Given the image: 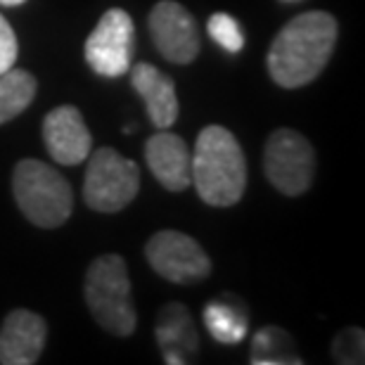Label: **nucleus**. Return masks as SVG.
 I'll return each instance as SVG.
<instances>
[{"mask_svg": "<svg viewBox=\"0 0 365 365\" xmlns=\"http://www.w3.org/2000/svg\"><path fill=\"white\" fill-rule=\"evenodd\" d=\"M337 19L330 12L297 14L280 29L268 50V71L280 88H302L323 74L337 46Z\"/></svg>", "mask_w": 365, "mask_h": 365, "instance_id": "nucleus-1", "label": "nucleus"}, {"mask_svg": "<svg viewBox=\"0 0 365 365\" xmlns=\"http://www.w3.org/2000/svg\"><path fill=\"white\" fill-rule=\"evenodd\" d=\"M192 185L209 207H232L247 187V159L237 138L223 126H207L190 152Z\"/></svg>", "mask_w": 365, "mask_h": 365, "instance_id": "nucleus-2", "label": "nucleus"}, {"mask_svg": "<svg viewBox=\"0 0 365 365\" xmlns=\"http://www.w3.org/2000/svg\"><path fill=\"white\" fill-rule=\"evenodd\" d=\"M12 195L29 223L60 228L74 211V192L67 178L38 159H21L12 173Z\"/></svg>", "mask_w": 365, "mask_h": 365, "instance_id": "nucleus-3", "label": "nucleus"}, {"mask_svg": "<svg viewBox=\"0 0 365 365\" xmlns=\"http://www.w3.org/2000/svg\"><path fill=\"white\" fill-rule=\"evenodd\" d=\"M86 304L100 327L116 337H130L135 332L138 316L130 299L128 268L119 254H102L86 273Z\"/></svg>", "mask_w": 365, "mask_h": 365, "instance_id": "nucleus-4", "label": "nucleus"}, {"mask_svg": "<svg viewBox=\"0 0 365 365\" xmlns=\"http://www.w3.org/2000/svg\"><path fill=\"white\" fill-rule=\"evenodd\" d=\"M86 169L83 200L93 211L116 214L135 200L140 190V169L133 159L121 157L114 148L95 150Z\"/></svg>", "mask_w": 365, "mask_h": 365, "instance_id": "nucleus-5", "label": "nucleus"}, {"mask_svg": "<svg viewBox=\"0 0 365 365\" xmlns=\"http://www.w3.org/2000/svg\"><path fill=\"white\" fill-rule=\"evenodd\" d=\"M264 169L275 190L299 197L311 187L316 176V152L309 138L294 128H277L268 135Z\"/></svg>", "mask_w": 365, "mask_h": 365, "instance_id": "nucleus-6", "label": "nucleus"}, {"mask_svg": "<svg viewBox=\"0 0 365 365\" xmlns=\"http://www.w3.org/2000/svg\"><path fill=\"white\" fill-rule=\"evenodd\" d=\"M152 271L176 284H192L211 273V259L195 237L178 230H159L145 245Z\"/></svg>", "mask_w": 365, "mask_h": 365, "instance_id": "nucleus-7", "label": "nucleus"}, {"mask_svg": "<svg viewBox=\"0 0 365 365\" xmlns=\"http://www.w3.org/2000/svg\"><path fill=\"white\" fill-rule=\"evenodd\" d=\"M135 29L128 12L112 7L100 17L98 26L86 41V62L100 76L116 78L133 64Z\"/></svg>", "mask_w": 365, "mask_h": 365, "instance_id": "nucleus-8", "label": "nucleus"}, {"mask_svg": "<svg viewBox=\"0 0 365 365\" xmlns=\"http://www.w3.org/2000/svg\"><path fill=\"white\" fill-rule=\"evenodd\" d=\"M150 34L164 60L190 64L200 55V29L195 17L176 0H162L150 12Z\"/></svg>", "mask_w": 365, "mask_h": 365, "instance_id": "nucleus-9", "label": "nucleus"}, {"mask_svg": "<svg viewBox=\"0 0 365 365\" xmlns=\"http://www.w3.org/2000/svg\"><path fill=\"white\" fill-rule=\"evenodd\" d=\"M43 140L55 164L76 166L88 159L93 135L74 105H62L43 119Z\"/></svg>", "mask_w": 365, "mask_h": 365, "instance_id": "nucleus-10", "label": "nucleus"}, {"mask_svg": "<svg viewBox=\"0 0 365 365\" xmlns=\"http://www.w3.org/2000/svg\"><path fill=\"white\" fill-rule=\"evenodd\" d=\"M48 325L43 316L26 309L7 313L0 327V363L3 365H34L38 363L46 346Z\"/></svg>", "mask_w": 365, "mask_h": 365, "instance_id": "nucleus-11", "label": "nucleus"}, {"mask_svg": "<svg viewBox=\"0 0 365 365\" xmlns=\"http://www.w3.org/2000/svg\"><path fill=\"white\" fill-rule=\"evenodd\" d=\"M145 162L152 176L166 190L182 192L192 185V166H190V148L180 135L171 130H159L145 143Z\"/></svg>", "mask_w": 365, "mask_h": 365, "instance_id": "nucleus-12", "label": "nucleus"}, {"mask_svg": "<svg viewBox=\"0 0 365 365\" xmlns=\"http://www.w3.org/2000/svg\"><path fill=\"white\" fill-rule=\"evenodd\" d=\"M130 83L148 107L150 121L157 128H171L178 119V95L171 76L159 71L155 64L138 62L130 64Z\"/></svg>", "mask_w": 365, "mask_h": 365, "instance_id": "nucleus-13", "label": "nucleus"}, {"mask_svg": "<svg viewBox=\"0 0 365 365\" xmlns=\"http://www.w3.org/2000/svg\"><path fill=\"white\" fill-rule=\"evenodd\" d=\"M159 351L164 356V363L182 365L190 363L192 356L200 351V337L192 323V316L182 304H166L157 316L155 325Z\"/></svg>", "mask_w": 365, "mask_h": 365, "instance_id": "nucleus-14", "label": "nucleus"}, {"mask_svg": "<svg viewBox=\"0 0 365 365\" xmlns=\"http://www.w3.org/2000/svg\"><path fill=\"white\" fill-rule=\"evenodd\" d=\"M204 325L221 344H240L247 337V306L235 294H221L204 309Z\"/></svg>", "mask_w": 365, "mask_h": 365, "instance_id": "nucleus-15", "label": "nucleus"}, {"mask_svg": "<svg viewBox=\"0 0 365 365\" xmlns=\"http://www.w3.org/2000/svg\"><path fill=\"white\" fill-rule=\"evenodd\" d=\"M252 365H302L304 359L297 351L292 334L282 327L268 325L254 334L250 349Z\"/></svg>", "mask_w": 365, "mask_h": 365, "instance_id": "nucleus-16", "label": "nucleus"}, {"mask_svg": "<svg viewBox=\"0 0 365 365\" xmlns=\"http://www.w3.org/2000/svg\"><path fill=\"white\" fill-rule=\"evenodd\" d=\"M36 78L31 71L10 67L0 74V126L19 116L36 98Z\"/></svg>", "mask_w": 365, "mask_h": 365, "instance_id": "nucleus-17", "label": "nucleus"}, {"mask_svg": "<svg viewBox=\"0 0 365 365\" xmlns=\"http://www.w3.org/2000/svg\"><path fill=\"white\" fill-rule=\"evenodd\" d=\"M207 29H209L211 38H214L223 50H228V53H240V50L245 48V31H242V26H240L237 19L230 17L228 12L211 14Z\"/></svg>", "mask_w": 365, "mask_h": 365, "instance_id": "nucleus-18", "label": "nucleus"}, {"mask_svg": "<svg viewBox=\"0 0 365 365\" xmlns=\"http://www.w3.org/2000/svg\"><path fill=\"white\" fill-rule=\"evenodd\" d=\"M365 332L361 327H346L332 341V359L344 365L363 363L365 359Z\"/></svg>", "mask_w": 365, "mask_h": 365, "instance_id": "nucleus-19", "label": "nucleus"}, {"mask_svg": "<svg viewBox=\"0 0 365 365\" xmlns=\"http://www.w3.org/2000/svg\"><path fill=\"white\" fill-rule=\"evenodd\" d=\"M19 55V43L14 36L12 26L7 24V19L0 14V74L14 67V60Z\"/></svg>", "mask_w": 365, "mask_h": 365, "instance_id": "nucleus-20", "label": "nucleus"}, {"mask_svg": "<svg viewBox=\"0 0 365 365\" xmlns=\"http://www.w3.org/2000/svg\"><path fill=\"white\" fill-rule=\"evenodd\" d=\"M21 3H26V0H0V5L3 7H17Z\"/></svg>", "mask_w": 365, "mask_h": 365, "instance_id": "nucleus-21", "label": "nucleus"}]
</instances>
